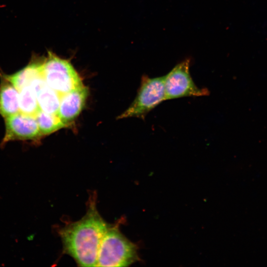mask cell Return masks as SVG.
<instances>
[{"label": "cell", "mask_w": 267, "mask_h": 267, "mask_svg": "<svg viewBox=\"0 0 267 267\" xmlns=\"http://www.w3.org/2000/svg\"><path fill=\"white\" fill-rule=\"evenodd\" d=\"M44 59L32 57L30 63L23 69L11 75L3 74L4 79L11 83L18 90L29 85L32 81L42 75Z\"/></svg>", "instance_id": "9"}, {"label": "cell", "mask_w": 267, "mask_h": 267, "mask_svg": "<svg viewBox=\"0 0 267 267\" xmlns=\"http://www.w3.org/2000/svg\"><path fill=\"white\" fill-rule=\"evenodd\" d=\"M35 117L42 136L69 126L64 123L57 115L47 113L41 110H39Z\"/></svg>", "instance_id": "11"}, {"label": "cell", "mask_w": 267, "mask_h": 267, "mask_svg": "<svg viewBox=\"0 0 267 267\" xmlns=\"http://www.w3.org/2000/svg\"><path fill=\"white\" fill-rule=\"evenodd\" d=\"M110 225L97 209L96 195H91L84 216L59 230L63 253L74 259L78 266L96 267L99 245Z\"/></svg>", "instance_id": "1"}, {"label": "cell", "mask_w": 267, "mask_h": 267, "mask_svg": "<svg viewBox=\"0 0 267 267\" xmlns=\"http://www.w3.org/2000/svg\"><path fill=\"white\" fill-rule=\"evenodd\" d=\"M89 90L84 85L61 96L57 115L65 123L70 125L85 106Z\"/></svg>", "instance_id": "7"}, {"label": "cell", "mask_w": 267, "mask_h": 267, "mask_svg": "<svg viewBox=\"0 0 267 267\" xmlns=\"http://www.w3.org/2000/svg\"><path fill=\"white\" fill-rule=\"evenodd\" d=\"M190 62L189 59H185L165 76V100L209 94L208 89L199 88L194 83L189 72Z\"/></svg>", "instance_id": "5"}, {"label": "cell", "mask_w": 267, "mask_h": 267, "mask_svg": "<svg viewBox=\"0 0 267 267\" xmlns=\"http://www.w3.org/2000/svg\"><path fill=\"white\" fill-rule=\"evenodd\" d=\"M0 86V114L4 118L19 111V90L2 77Z\"/></svg>", "instance_id": "10"}, {"label": "cell", "mask_w": 267, "mask_h": 267, "mask_svg": "<svg viewBox=\"0 0 267 267\" xmlns=\"http://www.w3.org/2000/svg\"><path fill=\"white\" fill-rule=\"evenodd\" d=\"M42 76L47 85L60 95L83 85L71 63L50 51L43 60Z\"/></svg>", "instance_id": "3"}, {"label": "cell", "mask_w": 267, "mask_h": 267, "mask_svg": "<svg viewBox=\"0 0 267 267\" xmlns=\"http://www.w3.org/2000/svg\"><path fill=\"white\" fill-rule=\"evenodd\" d=\"M165 76L156 78L143 77L134 100L118 119L144 117L146 114L165 100Z\"/></svg>", "instance_id": "4"}, {"label": "cell", "mask_w": 267, "mask_h": 267, "mask_svg": "<svg viewBox=\"0 0 267 267\" xmlns=\"http://www.w3.org/2000/svg\"><path fill=\"white\" fill-rule=\"evenodd\" d=\"M19 103L20 113L35 116L40 110L35 93L30 85L19 90Z\"/></svg>", "instance_id": "12"}, {"label": "cell", "mask_w": 267, "mask_h": 267, "mask_svg": "<svg viewBox=\"0 0 267 267\" xmlns=\"http://www.w3.org/2000/svg\"><path fill=\"white\" fill-rule=\"evenodd\" d=\"M118 224H110L103 235L96 267H128L139 260L138 246L122 233Z\"/></svg>", "instance_id": "2"}, {"label": "cell", "mask_w": 267, "mask_h": 267, "mask_svg": "<svg viewBox=\"0 0 267 267\" xmlns=\"http://www.w3.org/2000/svg\"><path fill=\"white\" fill-rule=\"evenodd\" d=\"M29 85L35 93L40 110L57 115L61 95L47 85L42 73L33 79Z\"/></svg>", "instance_id": "8"}, {"label": "cell", "mask_w": 267, "mask_h": 267, "mask_svg": "<svg viewBox=\"0 0 267 267\" xmlns=\"http://www.w3.org/2000/svg\"><path fill=\"white\" fill-rule=\"evenodd\" d=\"M5 124L2 144L14 140H36L42 136L34 116L19 112L5 118Z\"/></svg>", "instance_id": "6"}]
</instances>
